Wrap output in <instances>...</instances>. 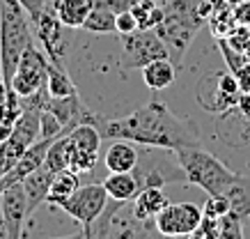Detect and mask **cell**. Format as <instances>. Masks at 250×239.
Wrapping results in <instances>:
<instances>
[{"mask_svg":"<svg viewBox=\"0 0 250 239\" xmlns=\"http://www.w3.org/2000/svg\"><path fill=\"white\" fill-rule=\"evenodd\" d=\"M216 46L220 48V53H223V60H225V65H228V69L232 71V74H236V71H239L243 65L248 62L246 53H241V51L232 48L228 42H225V37H216Z\"/></svg>","mask_w":250,"mask_h":239,"instance_id":"cell-24","label":"cell"},{"mask_svg":"<svg viewBox=\"0 0 250 239\" xmlns=\"http://www.w3.org/2000/svg\"><path fill=\"white\" fill-rule=\"evenodd\" d=\"M19 2L25 7V12L30 14V19H37L48 5H53V0H19Z\"/></svg>","mask_w":250,"mask_h":239,"instance_id":"cell-31","label":"cell"},{"mask_svg":"<svg viewBox=\"0 0 250 239\" xmlns=\"http://www.w3.org/2000/svg\"><path fill=\"white\" fill-rule=\"evenodd\" d=\"M104 189H106L108 198L117 202H133V198L143 191L136 170L133 173H110L104 179Z\"/></svg>","mask_w":250,"mask_h":239,"instance_id":"cell-15","label":"cell"},{"mask_svg":"<svg viewBox=\"0 0 250 239\" xmlns=\"http://www.w3.org/2000/svg\"><path fill=\"white\" fill-rule=\"evenodd\" d=\"M53 175L55 173H51V170L46 168V163H42L37 170H32L30 175L21 182L23 189H25V198H28V218L48 200V191H51Z\"/></svg>","mask_w":250,"mask_h":239,"instance_id":"cell-12","label":"cell"},{"mask_svg":"<svg viewBox=\"0 0 250 239\" xmlns=\"http://www.w3.org/2000/svg\"><path fill=\"white\" fill-rule=\"evenodd\" d=\"M35 42L30 14L19 0H0V74L12 90V76L23 51Z\"/></svg>","mask_w":250,"mask_h":239,"instance_id":"cell-2","label":"cell"},{"mask_svg":"<svg viewBox=\"0 0 250 239\" xmlns=\"http://www.w3.org/2000/svg\"><path fill=\"white\" fill-rule=\"evenodd\" d=\"M39 122H42V138H60V136H64V129H62L60 120L48 108H42Z\"/></svg>","mask_w":250,"mask_h":239,"instance_id":"cell-25","label":"cell"},{"mask_svg":"<svg viewBox=\"0 0 250 239\" xmlns=\"http://www.w3.org/2000/svg\"><path fill=\"white\" fill-rule=\"evenodd\" d=\"M48 94L51 97H71V94H78L67 67L48 62Z\"/></svg>","mask_w":250,"mask_h":239,"instance_id":"cell-21","label":"cell"},{"mask_svg":"<svg viewBox=\"0 0 250 239\" xmlns=\"http://www.w3.org/2000/svg\"><path fill=\"white\" fill-rule=\"evenodd\" d=\"M195 239H218V218L213 216H205L202 214V221L193 232Z\"/></svg>","mask_w":250,"mask_h":239,"instance_id":"cell-29","label":"cell"},{"mask_svg":"<svg viewBox=\"0 0 250 239\" xmlns=\"http://www.w3.org/2000/svg\"><path fill=\"white\" fill-rule=\"evenodd\" d=\"M138 161H140V152L131 140H113L104 156V163L110 173H133L138 168Z\"/></svg>","mask_w":250,"mask_h":239,"instance_id":"cell-14","label":"cell"},{"mask_svg":"<svg viewBox=\"0 0 250 239\" xmlns=\"http://www.w3.org/2000/svg\"><path fill=\"white\" fill-rule=\"evenodd\" d=\"M94 2L97 0H53V7L62 23L71 28V30H76V28L85 25Z\"/></svg>","mask_w":250,"mask_h":239,"instance_id":"cell-17","label":"cell"},{"mask_svg":"<svg viewBox=\"0 0 250 239\" xmlns=\"http://www.w3.org/2000/svg\"><path fill=\"white\" fill-rule=\"evenodd\" d=\"M246 58H248V62H250V46L246 48Z\"/></svg>","mask_w":250,"mask_h":239,"instance_id":"cell-39","label":"cell"},{"mask_svg":"<svg viewBox=\"0 0 250 239\" xmlns=\"http://www.w3.org/2000/svg\"><path fill=\"white\" fill-rule=\"evenodd\" d=\"M106 2L115 12H124V9H133L138 2H143V0H106Z\"/></svg>","mask_w":250,"mask_h":239,"instance_id":"cell-34","label":"cell"},{"mask_svg":"<svg viewBox=\"0 0 250 239\" xmlns=\"http://www.w3.org/2000/svg\"><path fill=\"white\" fill-rule=\"evenodd\" d=\"M234 19H236V23L250 25V0H241V2H236Z\"/></svg>","mask_w":250,"mask_h":239,"instance_id":"cell-32","label":"cell"},{"mask_svg":"<svg viewBox=\"0 0 250 239\" xmlns=\"http://www.w3.org/2000/svg\"><path fill=\"white\" fill-rule=\"evenodd\" d=\"M140 71H143L145 85H147L149 90H154V92H159V90H166L167 85L174 83L179 67H177L170 58H163V60H154V62H149V65H145Z\"/></svg>","mask_w":250,"mask_h":239,"instance_id":"cell-16","label":"cell"},{"mask_svg":"<svg viewBox=\"0 0 250 239\" xmlns=\"http://www.w3.org/2000/svg\"><path fill=\"white\" fill-rule=\"evenodd\" d=\"M117 12H115L106 0H97L92 7L83 30L94 32V35H117Z\"/></svg>","mask_w":250,"mask_h":239,"instance_id":"cell-18","label":"cell"},{"mask_svg":"<svg viewBox=\"0 0 250 239\" xmlns=\"http://www.w3.org/2000/svg\"><path fill=\"white\" fill-rule=\"evenodd\" d=\"M202 221V209L193 202H167L163 212L154 218L156 232L163 237H193Z\"/></svg>","mask_w":250,"mask_h":239,"instance_id":"cell-10","label":"cell"},{"mask_svg":"<svg viewBox=\"0 0 250 239\" xmlns=\"http://www.w3.org/2000/svg\"><path fill=\"white\" fill-rule=\"evenodd\" d=\"M7 97V85H5V81H2V74H0V99H5Z\"/></svg>","mask_w":250,"mask_h":239,"instance_id":"cell-38","label":"cell"},{"mask_svg":"<svg viewBox=\"0 0 250 239\" xmlns=\"http://www.w3.org/2000/svg\"><path fill=\"white\" fill-rule=\"evenodd\" d=\"M243 218L239 214H234L229 209L228 214H223L218 218V239H239L243 237Z\"/></svg>","mask_w":250,"mask_h":239,"instance_id":"cell-23","label":"cell"},{"mask_svg":"<svg viewBox=\"0 0 250 239\" xmlns=\"http://www.w3.org/2000/svg\"><path fill=\"white\" fill-rule=\"evenodd\" d=\"M167 202L170 200L163 193V186H145L133 198V218H138V223H149L163 212Z\"/></svg>","mask_w":250,"mask_h":239,"instance_id":"cell-13","label":"cell"},{"mask_svg":"<svg viewBox=\"0 0 250 239\" xmlns=\"http://www.w3.org/2000/svg\"><path fill=\"white\" fill-rule=\"evenodd\" d=\"M225 42H228L232 48H236V51L246 53V48L250 46V25L236 23L234 28H232V30L225 35Z\"/></svg>","mask_w":250,"mask_h":239,"instance_id":"cell-26","label":"cell"},{"mask_svg":"<svg viewBox=\"0 0 250 239\" xmlns=\"http://www.w3.org/2000/svg\"><path fill=\"white\" fill-rule=\"evenodd\" d=\"M172 156L182 166L186 182L200 186L202 191H207V196H228L243 179L239 173L228 168L211 152H207L202 145L184 147L179 152H174Z\"/></svg>","mask_w":250,"mask_h":239,"instance_id":"cell-4","label":"cell"},{"mask_svg":"<svg viewBox=\"0 0 250 239\" xmlns=\"http://www.w3.org/2000/svg\"><path fill=\"white\" fill-rule=\"evenodd\" d=\"M67 136H69V143H71L74 150L94 152V154H99V147H101V140H104L101 133H99V129L90 122H83V124H78V127H74Z\"/></svg>","mask_w":250,"mask_h":239,"instance_id":"cell-20","label":"cell"},{"mask_svg":"<svg viewBox=\"0 0 250 239\" xmlns=\"http://www.w3.org/2000/svg\"><path fill=\"white\" fill-rule=\"evenodd\" d=\"M94 127L99 129L104 140H131L138 147L147 145L154 150H167L172 154L184 147L202 145L195 124L186 117L174 115L161 101H149L129 115H97Z\"/></svg>","mask_w":250,"mask_h":239,"instance_id":"cell-1","label":"cell"},{"mask_svg":"<svg viewBox=\"0 0 250 239\" xmlns=\"http://www.w3.org/2000/svg\"><path fill=\"white\" fill-rule=\"evenodd\" d=\"M236 110L241 115L248 117L250 115V92H241L239 94V101H236Z\"/></svg>","mask_w":250,"mask_h":239,"instance_id":"cell-35","label":"cell"},{"mask_svg":"<svg viewBox=\"0 0 250 239\" xmlns=\"http://www.w3.org/2000/svg\"><path fill=\"white\" fill-rule=\"evenodd\" d=\"M108 202H110V198H108L104 184H85V186L81 184L76 191L71 193L67 200H62L58 207H60L64 214L71 216L74 221H78V223L83 225L85 237H92V235H94L92 225L97 223L99 216L104 214V209H106Z\"/></svg>","mask_w":250,"mask_h":239,"instance_id":"cell-7","label":"cell"},{"mask_svg":"<svg viewBox=\"0 0 250 239\" xmlns=\"http://www.w3.org/2000/svg\"><path fill=\"white\" fill-rule=\"evenodd\" d=\"M170 58V51L154 28H138L129 35H120L122 69H143L154 60Z\"/></svg>","mask_w":250,"mask_h":239,"instance_id":"cell-5","label":"cell"},{"mask_svg":"<svg viewBox=\"0 0 250 239\" xmlns=\"http://www.w3.org/2000/svg\"><path fill=\"white\" fill-rule=\"evenodd\" d=\"M78 186H81V179H78V173H74L71 168L67 170H60V173H55L53 175V182H51V191H48V200L51 205H60L62 200H67L71 193L76 191Z\"/></svg>","mask_w":250,"mask_h":239,"instance_id":"cell-19","label":"cell"},{"mask_svg":"<svg viewBox=\"0 0 250 239\" xmlns=\"http://www.w3.org/2000/svg\"><path fill=\"white\" fill-rule=\"evenodd\" d=\"M99 161V154L94 152H81V150H74L71 147V163H69V168L74 170V173H87L97 166Z\"/></svg>","mask_w":250,"mask_h":239,"instance_id":"cell-27","label":"cell"},{"mask_svg":"<svg viewBox=\"0 0 250 239\" xmlns=\"http://www.w3.org/2000/svg\"><path fill=\"white\" fill-rule=\"evenodd\" d=\"M161 9L163 16L154 30L159 32V37L170 51V60L179 67L207 19L202 16L200 0H167Z\"/></svg>","mask_w":250,"mask_h":239,"instance_id":"cell-3","label":"cell"},{"mask_svg":"<svg viewBox=\"0 0 250 239\" xmlns=\"http://www.w3.org/2000/svg\"><path fill=\"white\" fill-rule=\"evenodd\" d=\"M0 209H2L9 239H19L23 235L25 221H30L28 218V198H25V189L21 182L7 186L0 193Z\"/></svg>","mask_w":250,"mask_h":239,"instance_id":"cell-11","label":"cell"},{"mask_svg":"<svg viewBox=\"0 0 250 239\" xmlns=\"http://www.w3.org/2000/svg\"><path fill=\"white\" fill-rule=\"evenodd\" d=\"M0 237H7V239H9L7 225H5V218H2V209H0Z\"/></svg>","mask_w":250,"mask_h":239,"instance_id":"cell-37","label":"cell"},{"mask_svg":"<svg viewBox=\"0 0 250 239\" xmlns=\"http://www.w3.org/2000/svg\"><path fill=\"white\" fill-rule=\"evenodd\" d=\"M117 35H129V32L138 30V19L131 9H124V12H117Z\"/></svg>","mask_w":250,"mask_h":239,"instance_id":"cell-30","label":"cell"},{"mask_svg":"<svg viewBox=\"0 0 250 239\" xmlns=\"http://www.w3.org/2000/svg\"><path fill=\"white\" fill-rule=\"evenodd\" d=\"M46 85H48V58L42 51V46L32 42L23 51L21 60L16 65V71L12 76V90L23 99V97L39 92Z\"/></svg>","mask_w":250,"mask_h":239,"instance_id":"cell-8","label":"cell"},{"mask_svg":"<svg viewBox=\"0 0 250 239\" xmlns=\"http://www.w3.org/2000/svg\"><path fill=\"white\" fill-rule=\"evenodd\" d=\"M239 94H241V87H239V81L232 71L207 74V76L200 78V83L195 87L197 104L209 113H216V115L236 110Z\"/></svg>","mask_w":250,"mask_h":239,"instance_id":"cell-6","label":"cell"},{"mask_svg":"<svg viewBox=\"0 0 250 239\" xmlns=\"http://www.w3.org/2000/svg\"><path fill=\"white\" fill-rule=\"evenodd\" d=\"M46 168L51 173H60V170H67L69 163H71V143H69V136H60L55 138L46 152Z\"/></svg>","mask_w":250,"mask_h":239,"instance_id":"cell-22","label":"cell"},{"mask_svg":"<svg viewBox=\"0 0 250 239\" xmlns=\"http://www.w3.org/2000/svg\"><path fill=\"white\" fill-rule=\"evenodd\" d=\"M229 200L225 196H209V200L207 205L202 207V214L205 216H213V218H220L223 214H228L229 212Z\"/></svg>","mask_w":250,"mask_h":239,"instance_id":"cell-28","label":"cell"},{"mask_svg":"<svg viewBox=\"0 0 250 239\" xmlns=\"http://www.w3.org/2000/svg\"><path fill=\"white\" fill-rule=\"evenodd\" d=\"M30 21H32L35 37L39 39V46H42V51L46 53L48 62L67 67L69 39H67V35H64L67 25L60 21V16L55 14V7L48 5L37 19H30Z\"/></svg>","mask_w":250,"mask_h":239,"instance_id":"cell-9","label":"cell"},{"mask_svg":"<svg viewBox=\"0 0 250 239\" xmlns=\"http://www.w3.org/2000/svg\"><path fill=\"white\" fill-rule=\"evenodd\" d=\"M12 129H14V127H9V124H2V127H0V143L12 136Z\"/></svg>","mask_w":250,"mask_h":239,"instance_id":"cell-36","label":"cell"},{"mask_svg":"<svg viewBox=\"0 0 250 239\" xmlns=\"http://www.w3.org/2000/svg\"><path fill=\"white\" fill-rule=\"evenodd\" d=\"M228 2H241V0H228Z\"/></svg>","mask_w":250,"mask_h":239,"instance_id":"cell-40","label":"cell"},{"mask_svg":"<svg viewBox=\"0 0 250 239\" xmlns=\"http://www.w3.org/2000/svg\"><path fill=\"white\" fill-rule=\"evenodd\" d=\"M236 81H239V87H241V92H250V62H246L241 69L234 74Z\"/></svg>","mask_w":250,"mask_h":239,"instance_id":"cell-33","label":"cell"}]
</instances>
